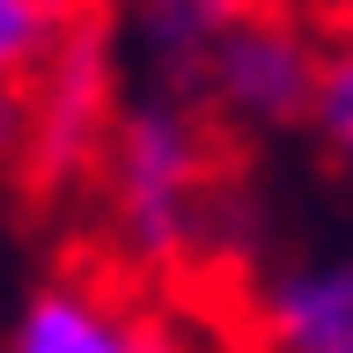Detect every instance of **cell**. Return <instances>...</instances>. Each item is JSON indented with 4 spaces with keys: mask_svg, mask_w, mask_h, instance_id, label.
Listing matches in <instances>:
<instances>
[{
    "mask_svg": "<svg viewBox=\"0 0 353 353\" xmlns=\"http://www.w3.org/2000/svg\"><path fill=\"white\" fill-rule=\"evenodd\" d=\"M316 30H324V81H316L309 132L353 176V15H316Z\"/></svg>",
    "mask_w": 353,
    "mask_h": 353,
    "instance_id": "obj_7",
    "label": "cell"
},
{
    "mask_svg": "<svg viewBox=\"0 0 353 353\" xmlns=\"http://www.w3.org/2000/svg\"><path fill=\"white\" fill-rule=\"evenodd\" d=\"M74 8H52V0H0V88H30L37 66L59 52Z\"/></svg>",
    "mask_w": 353,
    "mask_h": 353,
    "instance_id": "obj_8",
    "label": "cell"
},
{
    "mask_svg": "<svg viewBox=\"0 0 353 353\" xmlns=\"http://www.w3.org/2000/svg\"><path fill=\"white\" fill-rule=\"evenodd\" d=\"M30 162V88H0V170Z\"/></svg>",
    "mask_w": 353,
    "mask_h": 353,
    "instance_id": "obj_9",
    "label": "cell"
},
{
    "mask_svg": "<svg viewBox=\"0 0 353 353\" xmlns=\"http://www.w3.org/2000/svg\"><path fill=\"white\" fill-rule=\"evenodd\" d=\"M324 81V30L316 15H287V8H236L214 52V81H206V118L221 132H287L309 125Z\"/></svg>",
    "mask_w": 353,
    "mask_h": 353,
    "instance_id": "obj_3",
    "label": "cell"
},
{
    "mask_svg": "<svg viewBox=\"0 0 353 353\" xmlns=\"http://www.w3.org/2000/svg\"><path fill=\"white\" fill-rule=\"evenodd\" d=\"M228 0H170V8H140L132 15V44L148 59V96L162 103H184L206 118V81H214V52L221 30H228Z\"/></svg>",
    "mask_w": 353,
    "mask_h": 353,
    "instance_id": "obj_6",
    "label": "cell"
},
{
    "mask_svg": "<svg viewBox=\"0 0 353 353\" xmlns=\"http://www.w3.org/2000/svg\"><path fill=\"white\" fill-rule=\"evenodd\" d=\"M221 176V125L162 96H132L103 154L110 228L140 265H176L206 236V199Z\"/></svg>",
    "mask_w": 353,
    "mask_h": 353,
    "instance_id": "obj_1",
    "label": "cell"
},
{
    "mask_svg": "<svg viewBox=\"0 0 353 353\" xmlns=\"http://www.w3.org/2000/svg\"><path fill=\"white\" fill-rule=\"evenodd\" d=\"M0 353H162L154 324H140L110 287L44 280L0 324Z\"/></svg>",
    "mask_w": 353,
    "mask_h": 353,
    "instance_id": "obj_4",
    "label": "cell"
},
{
    "mask_svg": "<svg viewBox=\"0 0 353 353\" xmlns=\"http://www.w3.org/2000/svg\"><path fill=\"white\" fill-rule=\"evenodd\" d=\"M265 353H353V258L287 265L258 287Z\"/></svg>",
    "mask_w": 353,
    "mask_h": 353,
    "instance_id": "obj_5",
    "label": "cell"
},
{
    "mask_svg": "<svg viewBox=\"0 0 353 353\" xmlns=\"http://www.w3.org/2000/svg\"><path fill=\"white\" fill-rule=\"evenodd\" d=\"M118 22L103 8H74L59 52L30 81V162L22 176L37 192H66L81 170H103L118 132Z\"/></svg>",
    "mask_w": 353,
    "mask_h": 353,
    "instance_id": "obj_2",
    "label": "cell"
}]
</instances>
